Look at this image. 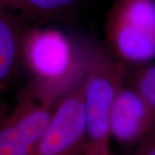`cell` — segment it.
Listing matches in <instances>:
<instances>
[{
  "mask_svg": "<svg viewBox=\"0 0 155 155\" xmlns=\"http://www.w3.org/2000/svg\"><path fill=\"white\" fill-rule=\"evenodd\" d=\"M82 77L85 117V155H111L110 116L118 91L126 81L127 64L95 42L84 44Z\"/></svg>",
  "mask_w": 155,
  "mask_h": 155,
  "instance_id": "2",
  "label": "cell"
},
{
  "mask_svg": "<svg viewBox=\"0 0 155 155\" xmlns=\"http://www.w3.org/2000/svg\"><path fill=\"white\" fill-rule=\"evenodd\" d=\"M30 25L13 11L0 6V96L25 71L23 43Z\"/></svg>",
  "mask_w": 155,
  "mask_h": 155,
  "instance_id": "7",
  "label": "cell"
},
{
  "mask_svg": "<svg viewBox=\"0 0 155 155\" xmlns=\"http://www.w3.org/2000/svg\"><path fill=\"white\" fill-rule=\"evenodd\" d=\"M153 127V117L148 106L126 78L116 94L110 111L111 138L124 145L140 143Z\"/></svg>",
  "mask_w": 155,
  "mask_h": 155,
  "instance_id": "6",
  "label": "cell"
},
{
  "mask_svg": "<svg viewBox=\"0 0 155 155\" xmlns=\"http://www.w3.org/2000/svg\"><path fill=\"white\" fill-rule=\"evenodd\" d=\"M106 47L126 64L155 58V0H115L104 21Z\"/></svg>",
  "mask_w": 155,
  "mask_h": 155,
  "instance_id": "3",
  "label": "cell"
},
{
  "mask_svg": "<svg viewBox=\"0 0 155 155\" xmlns=\"http://www.w3.org/2000/svg\"><path fill=\"white\" fill-rule=\"evenodd\" d=\"M84 44L59 28L30 25L23 43V65L34 94L60 100L83 77Z\"/></svg>",
  "mask_w": 155,
  "mask_h": 155,
  "instance_id": "1",
  "label": "cell"
},
{
  "mask_svg": "<svg viewBox=\"0 0 155 155\" xmlns=\"http://www.w3.org/2000/svg\"><path fill=\"white\" fill-rule=\"evenodd\" d=\"M82 78L57 103L32 155H85Z\"/></svg>",
  "mask_w": 155,
  "mask_h": 155,
  "instance_id": "5",
  "label": "cell"
},
{
  "mask_svg": "<svg viewBox=\"0 0 155 155\" xmlns=\"http://www.w3.org/2000/svg\"><path fill=\"white\" fill-rule=\"evenodd\" d=\"M84 0H0V6L31 24L59 20L75 11ZM35 25V24H34Z\"/></svg>",
  "mask_w": 155,
  "mask_h": 155,
  "instance_id": "8",
  "label": "cell"
},
{
  "mask_svg": "<svg viewBox=\"0 0 155 155\" xmlns=\"http://www.w3.org/2000/svg\"><path fill=\"white\" fill-rule=\"evenodd\" d=\"M128 79L127 83L138 91L148 106L155 127V63L140 65Z\"/></svg>",
  "mask_w": 155,
  "mask_h": 155,
  "instance_id": "9",
  "label": "cell"
},
{
  "mask_svg": "<svg viewBox=\"0 0 155 155\" xmlns=\"http://www.w3.org/2000/svg\"><path fill=\"white\" fill-rule=\"evenodd\" d=\"M59 101L36 96L25 86L13 109L0 108V155H32Z\"/></svg>",
  "mask_w": 155,
  "mask_h": 155,
  "instance_id": "4",
  "label": "cell"
},
{
  "mask_svg": "<svg viewBox=\"0 0 155 155\" xmlns=\"http://www.w3.org/2000/svg\"><path fill=\"white\" fill-rule=\"evenodd\" d=\"M135 155H155V127L139 143Z\"/></svg>",
  "mask_w": 155,
  "mask_h": 155,
  "instance_id": "10",
  "label": "cell"
}]
</instances>
